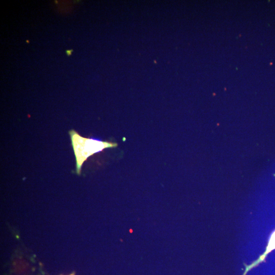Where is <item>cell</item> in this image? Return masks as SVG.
<instances>
[{"mask_svg": "<svg viewBox=\"0 0 275 275\" xmlns=\"http://www.w3.org/2000/svg\"><path fill=\"white\" fill-rule=\"evenodd\" d=\"M71 275H74V274H71Z\"/></svg>", "mask_w": 275, "mask_h": 275, "instance_id": "277c9868", "label": "cell"}, {"mask_svg": "<svg viewBox=\"0 0 275 275\" xmlns=\"http://www.w3.org/2000/svg\"><path fill=\"white\" fill-rule=\"evenodd\" d=\"M274 249H275V232L273 234L270 240L266 252L268 253Z\"/></svg>", "mask_w": 275, "mask_h": 275, "instance_id": "7a4b0ae2", "label": "cell"}, {"mask_svg": "<svg viewBox=\"0 0 275 275\" xmlns=\"http://www.w3.org/2000/svg\"><path fill=\"white\" fill-rule=\"evenodd\" d=\"M72 50H69V51H66V54L68 56H70L72 54Z\"/></svg>", "mask_w": 275, "mask_h": 275, "instance_id": "3957f363", "label": "cell"}, {"mask_svg": "<svg viewBox=\"0 0 275 275\" xmlns=\"http://www.w3.org/2000/svg\"><path fill=\"white\" fill-rule=\"evenodd\" d=\"M70 134L76 157V171L78 174H81L83 164L90 156L100 153L105 149L117 147L116 143L86 139L73 129L70 131Z\"/></svg>", "mask_w": 275, "mask_h": 275, "instance_id": "6da1fadb", "label": "cell"}]
</instances>
